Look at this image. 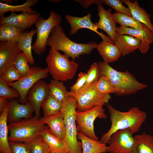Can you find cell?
<instances>
[{"label": "cell", "mask_w": 153, "mask_h": 153, "mask_svg": "<svg viewBox=\"0 0 153 153\" xmlns=\"http://www.w3.org/2000/svg\"><path fill=\"white\" fill-rule=\"evenodd\" d=\"M10 87L0 77V97L8 99L19 98V95L18 92L14 88Z\"/></svg>", "instance_id": "36"}, {"label": "cell", "mask_w": 153, "mask_h": 153, "mask_svg": "<svg viewBox=\"0 0 153 153\" xmlns=\"http://www.w3.org/2000/svg\"><path fill=\"white\" fill-rule=\"evenodd\" d=\"M31 153H49V147L42 137L38 135L31 143Z\"/></svg>", "instance_id": "33"}, {"label": "cell", "mask_w": 153, "mask_h": 153, "mask_svg": "<svg viewBox=\"0 0 153 153\" xmlns=\"http://www.w3.org/2000/svg\"><path fill=\"white\" fill-rule=\"evenodd\" d=\"M98 15L99 20L94 23L95 28L105 31L114 43L116 39V23L111 13L110 9L105 10L101 4L98 5Z\"/></svg>", "instance_id": "16"}, {"label": "cell", "mask_w": 153, "mask_h": 153, "mask_svg": "<svg viewBox=\"0 0 153 153\" xmlns=\"http://www.w3.org/2000/svg\"><path fill=\"white\" fill-rule=\"evenodd\" d=\"M40 16V14L38 12L30 13L23 12L20 14H16L14 12H11L8 16L0 17V24L15 26L24 31L35 24Z\"/></svg>", "instance_id": "13"}, {"label": "cell", "mask_w": 153, "mask_h": 153, "mask_svg": "<svg viewBox=\"0 0 153 153\" xmlns=\"http://www.w3.org/2000/svg\"><path fill=\"white\" fill-rule=\"evenodd\" d=\"M9 101L8 99L5 97H0V113L4 109Z\"/></svg>", "instance_id": "42"}, {"label": "cell", "mask_w": 153, "mask_h": 153, "mask_svg": "<svg viewBox=\"0 0 153 153\" xmlns=\"http://www.w3.org/2000/svg\"><path fill=\"white\" fill-rule=\"evenodd\" d=\"M36 33V30L34 28L30 31H27L23 33L16 42L18 48L25 55L28 63L33 65L35 60L32 53V40L33 36Z\"/></svg>", "instance_id": "22"}, {"label": "cell", "mask_w": 153, "mask_h": 153, "mask_svg": "<svg viewBox=\"0 0 153 153\" xmlns=\"http://www.w3.org/2000/svg\"><path fill=\"white\" fill-rule=\"evenodd\" d=\"M97 81L77 92H68V95L76 101L78 111H84L96 106H103L108 104L111 96L109 94H101L98 91L96 86Z\"/></svg>", "instance_id": "7"}, {"label": "cell", "mask_w": 153, "mask_h": 153, "mask_svg": "<svg viewBox=\"0 0 153 153\" xmlns=\"http://www.w3.org/2000/svg\"><path fill=\"white\" fill-rule=\"evenodd\" d=\"M49 73L47 67L44 68L34 66L30 67L29 72L18 80L8 84L19 93V102L25 104L27 101L26 97L28 92L34 84L42 78H47Z\"/></svg>", "instance_id": "10"}, {"label": "cell", "mask_w": 153, "mask_h": 153, "mask_svg": "<svg viewBox=\"0 0 153 153\" xmlns=\"http://www.w3.org/2000/svg\"><path fill=\"white\" fill-rule=\"evenodd\" d=\"M116 32L119 34L130 35L138 39L141 42L139 48L142 54H146L153 43V33L144 24L142 30L120 26L116 27Z\"/></svg>", "instance_id": "14"}, {"label": "cell", "mask_w": 153, "mask_h": 153, "mask_svg": "<svg viewBox=\"0 0 153 153\" xmlns=\"http://www.w3.org/2000/svg\"><path fill=\"white\" fill-rule=\"evenodd\" d=\"M96 86L98 91L101 94H109L114 93L115 95L117 90L107 78L101 76L97 81Z\"/></svg>", "instance_id": "34"}, {"label": "cell", "mask_w": 153, "mask_h": 153, "mask_svg": "<svg viewBox=\"0 0 153 153\" xmlns=\"http://www.w3.org/2000/svg\"><path fill=\"white\" fill-rule=\"evenodd\" d=\"M10 102L7 121L9 124L15 123L21 120L33 118L32 113L35 112L31 104L27 102L25 104L19 103L15 98L8 99Z\"/></svg>", "instance_id": "15"}, {"label": "cell", "mask_w": 153, "mask_h": 153, "mask_svg": "<svg viewBox=\"0 0 153 153\" xmlns=\"http://www.w3.org/2000/svg\"><path fill=\"white\" fill-rule=\"evenodd\" d=\"M62 103L52 95H49L42 103L41 108L43 116L51 115L61 110Z\"/></svg>", "instance_id": "32"}, {"label": "cell", "mask_w": 153, "mask_h": 153, "mask_svg": "<svg viewBox=\"0 0 153 153\" xmlns=\"http://www.w3.org/2000/svg\"><path fill=\"white\" fill-rule=\"evenodd\" d=\"M129 9L132 17L144 24L153 33V25L150 20L151 15L147 13L143 8L139 6L137 0L132 2L129 0H122Z\"/></svg>", "instance_id": "21"}, {"label": "cell", "mask_w": 153, "mask_h": 153, "mask_svg": "<svg viewBox=\"0 0 153 153\" xmlns=\"http://www.w3.org/2000/svg\"><path fill=\"white\" fill-rule=\"evenodd\" d=\"M65 54H61L51 47L46 58L49 72L54 79L61 82L72 79L78 67V64L70 61Z\"/></svg>", "instance_id": "5"}, {"label": "cell", "mask_w": 153, "mask_h": 153, "mask_svg": "<svg viewBox=\"0 0 153 153\" xmlns=\"http://www.w3.org/2000/svg\"><path fill=\"white\" fill-rule=\"evenodd\" d=\"M107 151L110 153H136L135 141L128 129L114 133L110 137Z\"/></svg>", "instance_id": "11"}, {"label": "cell", "mask_w": 153, "mask_h": 153, "mask_svg": "<svg viewBox=\"0 0 153 153\" xmlns=\"http://www.w3.org/2000/svg\"><path fill=\"white\" fill-rule=\"evenodd\" d=\"M62 20L61 16L51 10L48 18L45 19L40 17L35 23L37 36L35 41L32 45L35 53L40 55L45 52L48 39L54 27L60 25Z\"/></svg>", "instance_id": "8"}, {"label": "cell", "mask_w": 153, "mask_h": 153, "mask_svg": "<svg viewBox=\"0 0 153 153\" xmlns=\"http://www.w3.org/2000/svg\"><path fill=\"white\" fill-rule=\"evenodd\" d=\"M25 54L22 52H20L15 60L14 65L21 77L25 75L29 71L30 67L29 66Z\"/></svg>", "instance_id": "35"}, {"label": "cell", "mask_w": 153, "mask_h": 153, "mask_svg": "<svg viewBox=\"0 0 153 153\" xmlns=\"http://www.w3.org/2000/svg\"><path fill=\"white\" fill-rule=\"evenodd\" d=\"M86 73L87 80L84 87L97 81L100 77L98 63L95 62L92 64Z\"/></svg>", "instance_id": "39"}, {"label": "cell", "mask_w": 153, "mask_h": 153, "mask_svg": "<svg viewBox=\"0 0 153 153\" xmlns=\"http://www.w3.org/2000/svg\"><path fill=\"white\" fill-rule=\"evenodd\" d=\"M141 42L138 39L133 36L116 33L114 43L119 48L123 56L139 49Z\"/></svg>", "instance_id": "20"}, {"label": "cell", "mask_w": 153, "mask_h": 153, "mask_svg": "<svg viewBox=\"0 0 153 153\" xmlns=\"http://www.w3.org/2000/svg\"><path fill=\"white\" fill-rule=\"evenodd\" d=\"M40 135L49 146L50 151H60L68 153V148L64 141L52 133L48 127L42 130Z\"/></svg>", "instance_id": "26"}, {"label": "cell", "mask_w": 153, "mask_h": 153, "mask_svg": "<svg viewBox=\"0 0 153 153\" xmlns=\"http://www.w3.org/2000/svg\"><path fill=\"white\" fill-rule=\"evenodd\" d=\"M24 32L15 26L0 24V41L16 43Z\"/></svg>", "instance_id": "29"}, {"label": "cell", "mask_w": 153, "mask_h": 153, "mask_svg": "<svg viewBox=\"0 0 153 153\" xmlns=\"http://www.w3.org/2000/svg\"><path fill=\"white\" fill-rule=\"evenodd\" d=\"M106 105L109 113L111 124L109 130L103 134L100 139V141L103 143H108L111 135L119 130L128 129L133 135L137 133L146 120V113L137 107H133L128 111L123 112L109 104Z\"/></svg>", "instance_id": "1"}, {"label": "cell", "mask_w": 153, "mask_h": 153, "mask_svg": "<svg viewBox=\"0 0 153 153\" xmlns=\"http://www.w3.org/2000/svg\"><path fill=\"white\" fill-rule=\"evenodd\" d=\"M101 3L105 4L114 9L116 12L122 13L132 17L128 7L124 6L120 0H101Z\"/></svg>", "instance_id": "37"}, {"label": "cell", "mask_w": 153, "mask_h": 153, "mask_svg": "<svg viewBox=\"0 0 153 153\" xmlns=\"http://www.w3.org/2000/svg\"><path fill=\"white\" fill-rule=\"evenodd\" d=\"M114 19L116 23L120 26L142 30L143 24L139 22L132 17L126 14L115 12L112 14Z\"/></svg>", "instance_id": "31"}, {"label": "cell", "mask_w": 153, "mask_h": 153, "mask_svg": "<svg viewBox=\"0 0 153 153\" xmlns=\"http://www.w3.org/2000/svg\"><path fill=\"white\" fill-rule=\"evenodd\" d=\"M103 106H96L84 111L76 110L75 119L78 133H83L93 139L98 140L94 130V123L97 118L106 119L107 116Z\"/></svg>", "instance_id": "9"}, {"label": "cell", "mask_w": 153, "mask_h": 153, "mask_svg": "<svg viewBox=\"0 0 153 153\" xmlns=\"http://www.w3.org/2000/svg\"><path fill=\"white\" fill-rule=\"evenodd\" d=\"M11 153H31L29 144L9 142Z\"/></svg>", "instance_id": "40"}, {"label": "cell", "mask_w": 153, "mask_h": 153, "mask_svg": "<svg viewBox=\"0 0 153 153\" xmlns=\"http://www.w3.org/2000/svg\"><path fill=\"white\" fill-rule=\"evenodd\" d=\"M49 153H67L61 151H51Z\"/></svg>", "instance_id": "43"}, {"label": "cell", "mask_w": 153, "mask_h": 153, "mask_svg": "<svg viewBox=\"0 0 153 153\" xmlns=\"http://www.w3.org/2000/svg\"><path fill=\"white\" fill-rule=\"evenodd\" d=\"M136 143V153H153V136L144 132L134 136Z\"/></svg>", "instance_id": "28"}, {"label": "cell", "mask_w": 153, "mask_h": 153, "mask_svg": "<svg viewBox=\"0 0 153 153\" xmlns=\"http://www.w3.org/2000/svg\"><path fill=\"white\" fill-rule=\"evenodd\" d=\"M77 137L81 141L82 153H105L107 152L106 144L81 133H78Z\"/></svg>", "instance_id": "25"}, {"label": "cell", "mask_w": 153, "mask_h": 153, "mask_svg": "<svg viewBox=\"0 0 153 153\" xmlns=\"http://www.w3.org/2000/svg\"><path fill=\"white\" fill-rule=\"evenodd\" d=\"M38 0H27L23 4L16 5H12L0 2V16H4V14L7 12H14L21 11L30 13L37 12L33 10L31 7L37 5L38 3Z\"/></svg>", "instance_id": "27"}, {"label": "cell", "mask_w": 153, "mask_h": 153, "mask_svg": "<svg viewBox=\"0 0 153 153\" xmlns=\"http://www.w3.org/2000/svg\"><path fill=\"white\" fill-rule=\"evenodd\" d=\"M152 3H153V1L152 2ZM152 17H153V16H152Z\"/></svg>", "instance_id": "44"}, {"label": "cell", "mask_w": 153, "mask_h": 153, "mask_svg": "<svg viewBox=\"0 0 153 153\" xmlns=\"http://www.w3.org/2000/svg\"><path fill=\"white\" fill-rule=\"evenodd\" d=\"M77 109L75 99L68 95L62 103L61 111L63 114L66 127L64 141L67 146L68 153H82L81 142L78 140V133L75 119Z\"/></svg>", "instance_id": "4"}, {"label": "cell", "mask_w": 153, "mask_h": 153, "mask_svg": "<svg viewBox=\"0 0 153 153\" xmlns=\"http://www.w3.org/2000/svg\"><path fill=\"white\" fill-rule=\"evenodd\" d=\"M1 77L8 84L12 83L18 80L21 76L14 65L8 68L2 74Z\"/></svg>", "instance_id": "38"}, {"label": "cell", "mask_w": 153, "mask_h": 153, "mask_svg": "<svg viewBox=\"0 0 153 153\" xmlns=\"http://www.w3.org/2000/svg\"><path fill=\"white\" fill-rule=\"evenodd\" d=\"M96 48L104 61L108 63L117 60L122 55L117 45L109 42L103 41L98 44Z\"/></svg>", "instance_id": "24"}, {"label": "cell", "mask_w": 153, "mask_h": 153, "mask_svg": "<svg viewBox=\"0 0 153 153\" xmlns=\"http://www.w3.org/2000/svg\"><path fill=\"white\" fill-rule=\"evenodd\" d=\"M49 94L48 84L41 80L37 82L28 92L26 101L33 106L35 117L39 118L42 104Z\"/></svg>", "instance_id": "12"}, {"label": "cell", "mask_w": 153, "mask_h": 153, "mask_svg": "<svg viewBox=\"0 0 153 153\" xmlns=\"http://www.w3.org/2000/svg\"><path fill=\"white\" fill-rule=\"evenodd\" d=\"M78 77L75 83L70 87L71 91L77 92L83 88L85 85L87 80V73L80 72Z\"/></svg>", "instance_id": "41"}, {"label": "cell", "mask_w": 153, "mask_h": 153, "mask_svg": "<svg viewBox=\"0 0 153 153\" xmlns=\"http://www.w3.org/2000/svg\"><path fill=\"white\" fill-rule=\"evenodd\" d=\"M48 86L50 95L62 103L68 96V91L63 82L52 80L48 84Z\"/></svg>", "instance_id": "30"}, {"label": "cell", "mask_w": 153, "mask_h": 153, "mask_svg": "<svg viewBox=\"0 0 153 153\" xmlns=\"http://www.w3.org/2000/svg\"><path fill=\"white\" fill-rule=\"evenodd\" d=\"M47 45L58 51H61L69 58L74 59L80 55L90 54L96 48L98 44L94 42L86 44L78 43L67 37L60 25L55 26L48 39Z\"/></svg>", "instance_id": "3"}, {"label": "cell", "mask_w": 153, "mask_h": 153, "mask_svg": "<svg viewBox=\"0 0 153 153\" xmlns=\"http://www.w3.org/2000/svg\"><path fill=\"white\" fill-rule=\"evenodd\" d=\"M21 52L16 43L0 42V75L8 68L14 65L17 57Z\"/></svg>", "instance_id": "17"}, {"label": "cell", "mask_w": 153, "mask_h": 153, "mask_svg": "<svg viewBox=\"0 0 153 153\" xmlns=\"http://www.w3.org/2000/svg\"><path fill=\"white\" fill-rule=\"evenodd\" d=\"M48 127L44 125L39 118L35 116L24 119L8 125L9 142H24L30 144L41 131Z\"/></svg>", "instance_id": "6"}, {"label": "cell", "mask_w": 153, "mask_h": 153, "mask_svg": "<svg viewBox=\"0 0 153 153\" xmlns=\"http://www.w3.org/2000/svg\"><path fill=\"white\" fill-rule=\"evenodd\" d=\"M101 76L106 77L117 90L116 95L134 94L146 88V84L137 80L129 71H117L104 61L98 63Z\"/></svg>", "instance_id": "2"}, {"label": "cell", "mask_w": 153, "mask_h": 153, "mask_svg": "<svg viewBox=\"0 0 153 153\" xmlns=\"http://www.w3.org/2000/svg\"><path fill=\"white\" fill-rule=\"evenodd\" d=\"M39 118L44 124L47 125L52 133L64 141L66 134V127L61 110L51 115L43 116Z\"/></svg>", "instance_id": "19"}, {"label": "cell", "mask_w": 153, "mask_h": 153, "mask_svg": "<svg viewBox=\"0 0 153 153\" xmlns=\"http://www.w3.org/2000/svg\"><path fill=\"white\" fill-rule=\"evenodd\" d=\"M10 106L9 101L0 116V151L1 153H11L8 139L7 124V115Z\"/></svg>", "instance_id": "23"}, {"label": "cell", "mask_w": 153, "mask_h": 153, "mask_svg": "<svg viewBox=\"0 0 153 153\" xmlns=\"http://www.w3.org/2000/svg\"><path fill=\"white\" fill-rule=\"evenodd\" d=\"M91 12L86 16L81 17L66 15V19L70 24L71 27L70 34L71 35H73L76 33L78 30L82 28L88 29L99 34L102 38L103 41L114 43L109 37L97 31V29L95 28L94 23H92L91 21Z\"/></svg>", "instance_id": "18"}]
</instances>
